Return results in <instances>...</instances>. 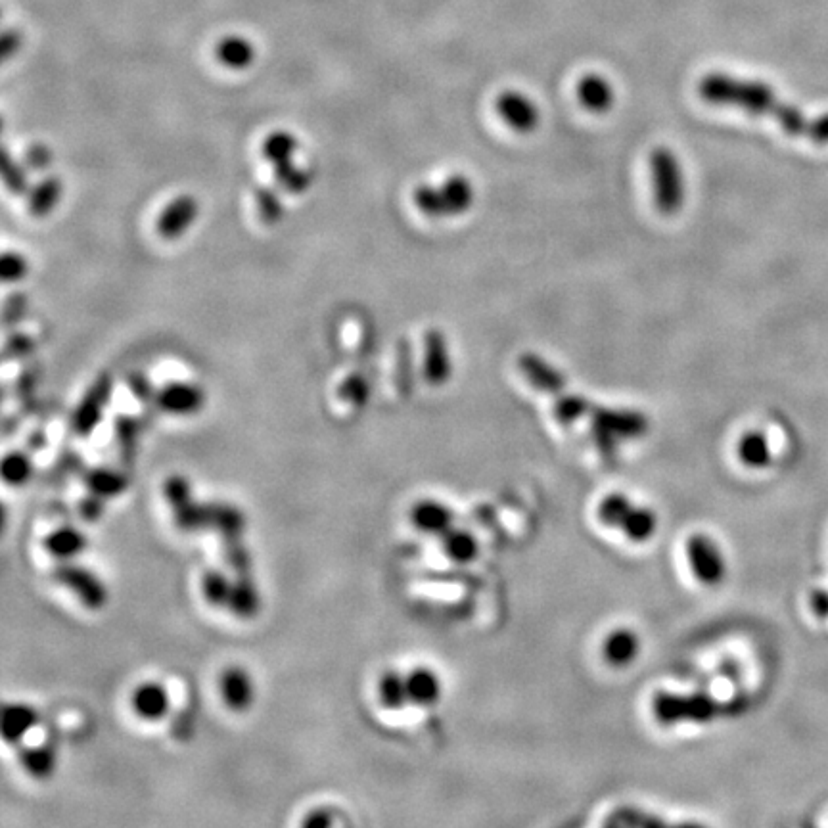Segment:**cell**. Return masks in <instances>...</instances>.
I'll use <instances>...</instances> for the list:
<instances>
[{
    "mask_svg": "<svg viewBox=\"0 0 828 828\" xmlns=\"http://www.w3.org/2000/svg\"><path fill=\"white\" fill-rule=\"evenodd\" d=\"M698 92L710 104L735 106L748 114L767 115L792 137H807L815 144H828V114L807 117L800 108L781 102L765 83L727 73H710L700 81Z\"/></svg>",
    "mask_w": 828,
    "mask_h": 828,
    "instance_id": "obj_1",
    "label": "cell"
},
{
    "mask_svg": "<svg viewBox=\"0 0 828 828\" xmlns=\"http://www.w3.org/2000/svg\"><path fill=\"white\" fill-rule=\"evenodd\" d=\"M414 204L434 219L455 217L474 204V186L462 175L447 179L439 188L418 186L414 190Z\"/></svg>",
    "mask_w": 828,
    "mask_h": 828,
    "instance_id": "obj_2",
    "label": "cell"
},
{
    "mask_svg": "<svg viewBox=\"0 0 828 828\" xmlns=\"http://www.w3.org/2000/svg\"><path fill=\"white\" fill-rule=\"evenodd\" d=\"M163 499L173 512V522L183 533L206 531L211 526V505L194 497L192 483L181 474H173L163 482Z\"/></svg>",
    "mask_w": 828,
    "mask_h": 828,
    "instance_id": "obj_3",
    "label": "cell"
},
{
    "mask_svg": "<svg viewBox=\"0 0 828 828\" xmlns=\"http://www.w3.org/2000/svg\"><path fill=\"white\" fill-rule=\"evenodd\" d=\"M589 418L595 443L604 455L614 453L618 439H635L648 432V418L639 411L608 409L595 405Z\"/></svg>",
    "mask_w": 828,
    "mask_h": 828,
    "instance_id": "obj_4",
    "label": "cell"
},
{
    "mask_svg": "<svg viewBox=\"0 0 828 828\" xmlns=\"http://www.w3.org/2000/svg\"><path fill=\"white\" fill-rule=\"evenodd\" d=\"M652 713L660 725L677 723H710L721 713V704L708 694H671L656 692L652 698Z\"/></svg>",
    "mask_w": 828,
    "mask_h": 828,
    "instance_id": "obj_5",
    "label": "cell"
},
{
    "mask_svg": "<svg viewBox=\"0 0 828 828\" xmlns=\"http://www.w3.org/2000/svg\"><path fill=\"white\" fill-rule=\"evenodd\" d=\"M656 207L673 215L685 204V179L677 156L669 148H656L650 156Z\"/></svg>",
    "mask_w": 828,
    "mask_h": 828,
    "instance_id": "obj_6",
    "label": "cell"
},
{
    "mask_svg": "<svg viewBox=\"0 0 828 828\" xmlns=\"http://www.w3.org/2000/svg\"><path fill=\"white\" fill-rule=\"evenodd\" d=\"M52 579L68 589L87 610H102L108 604V587L89 568L75 562H56Z\"/></svg>",
    "mask_w": 828,
    "mask_h": 828,
    "instance_id": "obj_7",
    "label": "cell"
},
{
    "mask_svg": "<svg viewBox=\"0 0 828 828\" xmlns=\"http://www.w3.org/2000/svg\"><path fill=\"white\" fill-rule=\"evenodd\" d=\"M114 393V380L110 374H102L92 382L91 388L77 405L71 416V432L77 437H89L94 434L98 424L104 418V411L110 405Z\"/></svg>",
    "mask_w": 828,
    "mask_h": 828,
    "instance_id": "obj_8",
    "label": "cell"
},
{
    "mask_svg": "<svg viewBox=\"0 0 828 828\" xmlns=\"http://www.w3.org/2000/svg\"><path fill=\"white\" fill-rule=\"evenodd\" d=\"M685 552L689 558L692 574L702 585L715 587L725 579L727 575L725 556L708 535L704 533L690 535L685 545Z\"/></svg>",
    "mask_w": 828,
    "mask_h": 828,
    "instance_id": "obj_9",
    "label": "cell"
},
{
    "mask_svg": "<svg viewBox=\"0 0 828 828\" xmlns=\"http://www.w3.org/2000/svg\"><path fill=\"white\" fill-rule=\"evenodd\" d=\"M219 696L232 713H246L255 702V683L246 667L229 666L219 677Z\"/></svg>",
    "mask_w": 828,
    "mask_h": 828,
    "instance_id": "obj_10",
    "label": "cell"
},
{
    "mask_svg": "<svg viewBox=\"0 0 828 828\" xmlns=\"http://www.w3.org/2000/svg\"><path fill=\"white\" fill-rule=\"evenodd\" d=\"M156 405L171 416H192L202 411L206 393L192 382H171L156 391Z\"/></svg>",
    "mask_w": 828,
    "mask_h": 828,
    "instance_id": "obj_11",
    "label": "cell"
},
{
    "mask_svg": "<svg viewBox=\"0 0 828 828\" xmlns=\"http://www.w3.org/2000/svg\"><path fill=\"white\" fill-rule=\"evenodd\" d=\"M131 710L144 723H161L171 713V694L160 681H144L131 694Z\"/></svg>",
    "mask_w": 828,
    "mask_h": 828,
    "instance_id": "obj_12",
    "label": "cell"
},
{
    "mask_svg": "<svg viewBox=\"0 0 828 828\" xmlns=\"http://www.w3.org/2000/svg\"><path fill=\"white\" fill-rule=\"evenodd\" d=\"M43 549L54 562H75L89 549V537L77 526L62 524L46 533Z\"/></svg>",
    "mask_w": 828,
    "mask_h": 828,
    "instance_id": "obj_13",
    "label": "cell"
},
{
    "mask_svg": "<svg viewBox=\"0 0 828 828\" xmlns=\"http://www.w3.org/2000/svg\"><path fill=\"white\" fill-rule=\"evenodd\" d=\"M39 721L41 717L33 706L25 702L6 704L0 712V736L10 746H22L25 738L37 729Z\"/></svg>",
    "mask_w": 828,
    "mask_h": 828,
    "instance_id": "obj_14",
    "label": "cell"
},
{
    "mask_svg": "<svg viewBox=\"0 0 828 828\" xmlns=\"http://www.w3.org/2000/svg\"><path fill=\"white\" fill-rule=\"evenodd\" d=\"M497 112L508 127L520 133H529L539 125L537 106L522 92H503L497 98Z\"/></svg>",
    "mask_w": 828,
    "mask_h": 828,
    "instance_id": "obj_15",
    "label": "cell"
},
{
    "mask_svg": "<svg viewBox=\"0 0 828 828\" xmlns=\"http://www.w3.org/2000/svg\"><path fill=\"white\" fill-rule=\"evenodd\" d=\"M453 372L449 345L439 330L426 332L424 338V376L432 386H443Z\"/></svg>",
    "mask_w": 828,
    "mask_h": 828,
    "instance_id": "obj_16",
    "label": "cell"
},
{
    "mask_svg": "<svg viewBox=\"0 0 828 828\" xmlns=\"http://www.w3.org/2000/svg\"><path fill=\"white\" fill-rule=\"evenodd\" d=\"M413 528L420 533L441 537L451 528H455V514L453 510L436 499H422L414 503L409 514Z\"/></svg>",
    "mask_w": 828,
    "mask_h": 828,
    "instance_id": "obj_17",
    "label": "cell"
},
{
    "mask_svg": "<svg viewBox=\"0 0 828 828\" xmlns=\"http://www.w3.org/2000/svg\"><path fill=\"white\" fill-rule=\"evenodd\" d=\"M198 217V202L192 196H179L161 211L158 232L165 240H177L186 234Z\"/></svg>",
    "mask_w": 828,
    "mask_h": 828,
    "instance_id": "obj_18",
    "label": "cell"
},
{
    "mask_svg": "<svg viewBox=\"0 0 828 828\" xmlns=\"http://www.w3.org/2000/svg\"><path fill=\"white\" fill-rule=\"evenodd\" d=\"M18 761L25 775L35 781L50 779L58 769V754L52 744H22L18 746Z\"/></svg>",
    "mask_w": 828,
    "mask_h": 828,
    "instance_id": "obj_19",
    "label": "cell"
},
{
    "mask_svg": "<svg viewBox=\"0 0 828 828\" xmlns=\"http://www.w3.org/2000/svg\"><path fill=\"white\" fill-rule=\"evenodd\" d=\"M522 374L528 378L529 384L539 391L551 393L552 397L562 390H566V380L558 368L549 365L543 357L526 353L518 361Z\"/></svg>",
    "mask_w": 828,
    "mask_h": 828,
    "instance_id": "obj_20",
    "label": "cell"
},
{
    "mask_svg": "<svg viewBox=\"0 0 828 828\" xmlns=\"http://www.w3.org/2000/svg\"><path fill=\"white\" fill-rule=\"evenodd\" d=\"M83 483L92 495L112 501L129 489V476L110 466H92L83 474Z\"/></svg>",
    "mask_w": 828,
    "mask_h": 828,
    "instance_id": "obj_21",
    "label": "cell"
},
{
    "mask_svg": "<svg viewBox=\"0 0 828 828\" xmlns=\"http://www.w3.org/2000/svg\"><path fill=\"white\" fill-rule=\"evenodd\" d=\"M407 689H409V700L418 708H432L441 700V679L437 677L436 671L426 666H418L411 669L407 675Z\"/></svg>",
    "mask_w": 828,
    "mask_h": 828,
    "instance_id": "obj_22",
    "label": "cell"
},
{
    "mask_svg": "<svg viewBox=\"0 0 828 828\" xmlns=\"http://www.w3.org/2000/svg\"><path fill=\"white\" fill-rule=\"evenodd\" d=\"M639 652H641V639L631 629L612 631L602 646L604 660L614 667L631 666L637 660Z\"/></svg>",
    "mask_w": 828,
    "mask_h": 828,
    "instance_id": "obj_23",
    "label": "cell"
},
{
    "mask_svg": "<svg viewBox=\"0 0 828 828\" xmlns=\"http://www.w3.org/2000/svg\"><path fill=\"white\" fill-rule=\"evenodd\" d=\"M577 98L585 110L604 114L614 104V91L602 75H587L577 83Z\"/></svg>",
    "mask_w": 828,
    "mask_h": 828,
    "instance_id": "obj_24",
    "label": "cell"
},
{
    "mask_svg": "<svg viewBox=\"0 0 828 828\" xmlns=\"http://www.w3.org/2000/svg\"><path fill=\"white\" fill-rule=\"evenodd\" d=\"M376 696L384 710L388 712L403 710L411 702L409 689H407V677L393 669L382 673L376 683Z\"/></svg>",
    "mask_w": 828,
    "mask_h": 828,
    "instance_id": "obj_25",
    "label": "cell"
},
{
    "mask_svg": "<svg viewBox=\"0 0 828 828\" xmlns=\"http://www.w3.org/2000/svg\"><path fill=\"white\" fill-rule=\"evenodd\" d=\"M441 539V551L455 564H470L478 558V539L468 529L451 528Z\"/></svg>",
    "mask_w": 828,
    "mask_h": 828,
    "instance_id": "obj_26",
    "label": "cell"
},
{
    "mask_svg": "<svg viewBox=\"0 0 828 828\" xmlns=\"http://www.w3.org/2000/svg\"><path fill=\"white\" fill-rule=\"evenodd\" d=\"M202 597L211 608H229L232 591H234V579L230 572L209 568L202 575Z\"/></svg>",
    "mask_w": 828,
    "mask_h": 828,
    "instance_id": "obj_27",
    "label": "cell"
},
{
    "mask_svg": "<svg viewBox=\"0 0 828 828\" xmlns=\"http://www.w3.org/2000/svg\"><path fill=\"white\" fill-rule=\"evenodd\" d=\"M62 192H64V186L58 177H45L29 192V202H27L29 213L35 217L50 215L54 207L58 206Z\"/></svg>",
    "mask_w": 828,
    "mask_h": 828,
    "instance_id": "obj_28",
    "label": "cell"
},
{
    "mask_svg": "<svg viewBox=\"0 0 828 828\" xmlns=\"http://www.w3.org/2000/svg\"><path fill=\"white\" fill-rule=\"evenodd\" d=\"M621 531L623 535L633 541V543H644L648 539H652V535L658 529V516L654 510L646 508V506H633L625 518V522L621 524Z\"/></svg>",
    "mask_w": 828,
    "mask_h": 828,
    "instance_id": "obj_29",
    "label": "cell"
},
{
    "mask_svg": "<svg viewBox=\"0 0 828 828\" xmlns=\"http://www.w3.org/2000/svg\"><path fill=\"white\" fill-rule=\"evenodd\" d=\"M738 459L748 468H765L771 462L769 439L761 432H748L738 441Z\"/></svg>",
    "mask_w": 828,
    "mask_h": 828,
    "instance_id": "obj_30",
    "label": "cell"
},
{
    "mask_svg": "<svg viewBox=\"0 0 828 828\" xmlns=\"http://www.w3.org/2000/svg\"><path fill=\"white\" fill-rule=\"evenodd\" d=\"M35 472L33 459L25 451H10L0 464V478L8 487H23L31 482Z\"/></svg>",
    "mask_w": 828,
    "mask_h": 828,
    "instance_id": "obj_31",
    "label": "cell"
},
{
    "mask_svg": "<svg viewBox=\"0 0 828 828\" xmlns=\"http://www.w3.org/2000/svg\"><path fill=\"white\" fill-rule=\"evenodd\" d=\"M593 409H595V405L587 397L568 393L566 390L554 395V414L564 426H570V424H574V422L585 418V416L589 418L593 413Z\"/></svg>",
    "mask_w": 828,
    "mask_h": 828,
    "instance_id": "obj_32",
    "label": "cell"
},
{
    "mask_svg": "<svg viewBox=\"0 0 828 828\" xmlns=\"http://www.w3.org/2000/svg\"><path fill=\"white\" fill-rule=\"evenodd\" d=\"M217 58L230 69H246L252 66L255 50L252 43L242 37H227L217 46Z\"/></svg>",
    "mask_w": 828,
    "mask_h": 828,
    "instance_id": "obj_33",
    "label": "cell"
},
{
    "mask_svg": "<svg viewBox=\"0 0 828 828\" xmlns=\"http://www.w3.org/2000/svg\"><path fill=\"white\" fill-rule=\"evenodd\" d=\"M298 138L288 131H275L263 142V158L269 161L273 167L294 160V154L298 152Z\"/></svg>",
    "mask_w": 828,
    "mask_h": 828,
    "instance_id": "obj_34",
    "label": "cell"
},
{
    "mask_svg": "<svg viewBox=\"0 0 828 828\" xmlns=\"http://www.w3.org/2000/svg\"><path fill=\"white\" fill-rule=\"evenodd\" d=\"M633 503L621 495V493H612L608 497H604L598 505V520L602 526L606 528H621V524L625 522L629 510L633 508Z\"/></svg>",
    "mask_w": 828,
    "mask_h": 828,
    "instance_id": "obj_35",
    "label": "cell"
},
{
    "mask_svg": "<svg viewBox=\"0 0 828 828\" xmlns=\"http://www.w3.org/2000/svg\"><path fill=\"white\" fill-rule=\"evenodd\" d=\"M273 171H275V177L278 184H280L286 192H290V194H301V192H305V190L309 188V184H311V177H309V173H307L305 169L298 167V165L294 163V160L286 161V163H280V165H275V167H273Z\"/></svg>",
    "mask_w": 828,
    "mask_h": 828,
    "instance_id": "obj_36",
    "label": "cell"
},
{
    "mask_svg": "<svg viewBox=\"0 0 828 828\" xmlns=\"http://www.w3.org/2000/svg\"><path fill=\"white\" fill-rule=\"evenodd\" d=\"M338 395L342 401L353 407H365L370 399V384L361 374H349L340 384Z\"/></svg>",
    "mask_w": 828,
    "mask_h": 828,
    "instance_id": "obj_37",
    "label": "cell"
},
{
    "mask_svg": "<svg viewBox=\"0 0 828 828\" xmlns=\"http://www.w3.org/2000/svg\"><path fill=\"white\" fill-rule=\"evenodd\" d=\"M115 439H117V447L121 451V459H133L135 449H137V424L131 416H117L115 418Z\"/></svg>",
    "mask_w": 828,
    "mask_h": 828,
    "instance_id": "obj_38",
    "label": "cell"
},
{
    "mask_svg": "<svg viewBox=\"0 0 828 828\" xmlns=\"http://www.w3.org/2000/svg\"><path fill=\"white\" fill-rule=\"evenodd\" d=\"M255 204L261 221L267 225H275L284 215V204L273 188H259L255 192Z\"/></svg>",
    "mask_w": 828,
    "mask_h": 828,
    "instance_id": "obj_39",
    "label": "cell"
},
{
    "mask_svg": "<svg viewBox=\"0 0 828 828\" xmlns=\"http://www.w3.org/2000/svg\"><path fill=\"white\" fill-rule=\"evenodd\" d=\"M2 181L12 194L20 196V194H25L29 190V181H27L25 169L18 161L12 160V156L6 148L2 150Z\"/></svg>",
    "mask_w": 828,
    "mask_h": 828,
    "instance_id": "obj_40",
    "label": "cell"
},
{
    "mask_svg": "<svg viewBox=\"0 0 828 828\" xmlns=\"http://www.w3.org/2000/svg\"><path fill=\"white\" fill-rule=\"evenodd\" d=\"M29 265L22 253L6 252L2 255L0 273L4 282H20L27 275Z\"/></svg>",
    "mask_w": 828,
    "mask_h": 828,
    "instance_id": "obj_41",
    "label": "cell"
},
{
    "mask_svg": "<svg viewBox=\"0 0 828 828\" xmlns=\"http://www.w3.org/2000/svg\"><path fill=\"white\" fill-rule=\"evenodd\" d=\"M106 501L104 499H100V497H96V495H92V493H87V497H83L81 501H79V516L85 520V522H89V524H96L102 516H104V510H106Z\"/></svg>",
    "mask_w": 828,
    "mask_h": 828,
    "instance_id": "obj_42",
    "label": "cell"
},
{
    "mask_svg": "<svg viewBox=\"0 0 828 828\" xmlns=\"http://www.w3.org/2000/svg\"><path fill=\"white\" fill-rule=\"evenodd\" d=\"M334 823H336V817H334V813H332L330 809H326V807H317V809H311V811L303 817L301 827L328 828L332 827Z\"/></svg>",
    "mask_w": 828,
    "mask_h": 828,
    "instance_id": "obj_43",
    "label": "cell"
},
{
    "mask_svg": "<svg viewBox=\"0 0 828 828\" xmlns=\"http://www.w3.org/2000/svg\"><path fill=\"white\" fill-rule=\"evenodd\" d=\"M33 347L35 345H33L31 338H27L23 334H16L6 342L4 351H6L8 359H22V357H27V355L33 353Z\"/></svg>",
    "mask_w": 828,
    "mask_h": 828,
    "instance_id": "obj_44",
    "label": "cell"
},
{
    "mask_svg": "<svg viewBox=\"0 0 828 828\" xmlns=\"http://www.w3.org/2000/svg\"><path fill=\"white\" fill-rule=\"evenodd\" d=\"M127 386H129V390L133 391V395L137 397V401H150V399H156V393H154V388H152V384L148 382V378L146 376H142V374H133V376H129V382H127Z\"/></svg>",
    "mask_w": 828,
    "mask_h": 828,
    "instance_id": "obj_45",
    "label": "cell"
},
{
    "mask_svg": "<svg viewBox=\"0 0 828 828\" xmlns=\"http://www.w3.org/2000/svg\"><path fill=\"white\" fill-rule=\"evenodd\" d=\"M50 163H52V152L43 144H37L27 152V165H31V169L35 171H43Z\"/></svg>",
    "mask_w": 828,
    "mask_h": 828,
    "instance_id": "obj_46",
    "label": "cell"
},
{
    "mask_svg": "<svg viewBox=\"0 0 828 828\" xmlns=\"http://www.w3.org/2000/svg\"><path fill=\"white\" fill-rule=\"evenodd\" d=\"M25 298L23 296H12V298L6 301V307H4V322H6V326H10V324H16V322L20 321L23 317V313H25Z\"/></svg>",
    "mask_w": 828,
    "mask_h": 828,
    "instance_id": "obj_47",
    "label": "cell"
},
{
    "mask_svg": "<svg viewBox=\"0 0 828 828\" xmlns=\"http://www.w3.org/2000/svg\"><path fill=\"white\" fill-rule=\"evenodd\" d=\"M809 606L815 618L819 620H828V591H813L811 598H809Z\"/></svg>",
    "mask_w": 828,
    "mask_h": 828,
    "instance_id": "obj_48",
    "label": "cell"
}]
</instances>
